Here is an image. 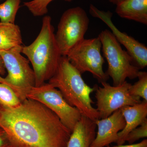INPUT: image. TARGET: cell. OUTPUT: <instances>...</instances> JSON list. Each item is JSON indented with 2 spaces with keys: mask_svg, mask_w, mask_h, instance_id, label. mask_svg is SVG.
Returning <instances> with one entry per match:
<instances>
[{
  "mask_svg": "<svg viewBox=\"0 0 147 147\" xmlns=\"http://www.w3.org/2000/svg\"><path fill=\"white\" fill-rule=\"evenodd\" d=\"M102 44L104 57L108 63L106 73L112 78L113 86L121 85L127 78H137L139 69L134 64L131 56L123 50L112 32L102 31L98 36Z\"/></svg>",
  "mask_w": 147,
  "mask_h": 147,
  "instance_id": "5",
  "label": "cell"
},
{
  "mask_svg": "<svg viewBox=\"0 0 147 147\" xmlns=\"http://www.w3.org/2000/svg\"><path fill=\"white\" fill-rule=\"evenodd\" d=\"M0 1H1V0H0Z\"/></svg>",
  "mask_w": 147,
  "mask_h": 147,
  "instance_id": "26",
  "label": "cell"
},
{
  "mask_svg": "<svg viewBox=\"0 0 147 147\" xmlns=\"http://www.w3.org/2000/svg\"><path fill=\"white\" fill-rule=\"evenodd\" d=\"M2 110V109L1 108H0V117H1V113Z\"/></svg>",
  "mask_w": 147,
  "mask_h": 147,
  "instance_id": "25",
  "label": "cell"
},
{
  "mask_svg": "<svg viewBox=\"0 0 147 147\" xmlns=\"http://www.w3.org/2000/svg\"><path fill=\"white\" fill-rule=\"evenodd\" d=\"M23 45L7 50H0L7 76H0V82L10 87L22 102L26 99L29 92L35 86V77L30 61L21 55Z\"/></svg>",
  "mask_w": 147,
  "mask_h": 147,
  "instance_id": "4",
  "label": "cell"
},
{
  "mask_svg": "<svg viewBox=\"0 0 147 147\" xmlns=\"http://www.w3.org/2000/svg\"><path fill=\"white\" fill-rule=\"evenodd\" d=\"M21 30L18 25L0 22V50H7L22 45Z\"/></svg>",
  "mask_w": 147,
  "mask_h": 147,
  "instance_id": "15",
  "label": "cell"
},
{
  "mask_svg": "<svg viewBox=\"0 0 147 147\" xmlns=\"http://www.w3.org/2000/svg\"><path fill=\"white\" fill-rule=\"evenodd\" d=\"M121 110L125 120V125L118 134L117 145L124 144L127 134L147 119V101L143 100L140 103L125 106Z\"/></svg>",
  "mask_w": 147,
  "mask_h": 147,
  "instance_id": "12",
  "label": "cell"
},
{
  "mask_svg": "<svg viewBox=\"0 0 147 147\" xmlns=\"http://www.w3.org/2000/svg\"><path fill=\"white\" fill-rule=\"evenodd\" d=\"M100 83L102 87H96L95 90L96 109L99 119L108 117L124 107L142 102L140 97L130 94L129 89L131 84L126 81L118 86H111L106 82Z\"/></svg>",
  "mask_w": 147,
  "mask_h": 147,
  "instance_id": "9",
  "label": "cell"
},
{
  "mask_svg": "<svg viewBox=\"0 0 147 147\" xmlns=\"http://www.w3.org/2000/svg\"><path fill=\"white\" fill-rule=\"evenodd\" d=\"M82 74L73 66L66 56H62L57 68L49 84L61 92L69 105L77 109L82 116L93 121L99 119L91 94L96 86L90 87L86 84Z\"/></svg>",
  "mask_w": 147,
  "mask_h": 147,
  "instance_id": "2",
  "label": "cell"
},
{
  "mask_svg": "<svg viewBox=\"0 0 147 147\" xmlns=\"http://www.w3.org/2000/svg\"><path fill=\"white\" fill-rule=\"evenodd\" d=\"M123 1H124V0H109L110 2L115 5H117V4Z\"/></svg>",
  "mask_w": 147,
  "mask_h": 147,
  "instance_id": "24",
  "label": "cell"
},
{
  "mask_svg": "<svg viewBox=\"0 0 147 147\" xmlns=\"http://www.w3.org/2000/svg\"><path fill=\"white\" fill-rule=\"evenodd\" d=\"M90 13L93 17L99 18L111 30L113 34L119 43L126 48L127 52L131 56L134 64L139 69L147 66V47L134 38L120 31L115 26L112 20L113 13L110 11L99 10L94 5H91Z\"/></svg>",
  "mask_w": 147,
  "mask_h": 147,
  "instance_id": "10",
  "label": "cell"
},
{
  "mask_svg": "<svg viewBox=\"0 0 147 147\" xmlns=\"http://www.w3.org/2000/svg\"><path fill=\"white\" fill-rule=\"evenodd\" d=\"M53 0H32L24 3V6L28 8L34 16H42L48 12L47 6ZM70 2L73 0H63Z\"/></svg>",
  "mask_w": 147,
  "mask_h": 147,
  "instance_id": "19",
  "label": "cell"
},
{
  "mask_svg": "<svg viewBox=\"0 0 147 147\" xmlns=\"http://www.w3.org/2000/svg\"><path fill=\"white\" fill-rule=\"evenodd\" d=\"M21 0H6L0 5L1 23L14 24Z\"/></svg>",
  "mask_w": 147,
  "mask_h": 147,
  "instance_id": "17",
  "label": "cell"
},
{
  "mask_svg": "<svg viewBox=\"0 0 147 147\" xmlns=\"http://www.w3.org/2000/svg\"><path fill=\"white\" fill-rule=\"evenodd\" d=\"M116 5L120 17L147 25V0H124Z\"/></svg>",
  "mask_w": 147,
  "mask_h": 147,
  "instance_id": "14",
  "label": "cell"
},
{
  "mask_svg": "<svg viewBox=\"0 0 147 147\" xmlns=\"http://www.w3.org/2000/svg\"><path fill=\"white\" fill-rule=\"evenodd\" d=\"M0 147H11L7 134L1 127H0Z\"/></svg>",
  "mask_w": 147,
  "mask_h": 147,
  "instance_id": "21",
  "label": "cell"
},
{
  "mask_svg": "<svg viewBox=\"0 0 147 147\" xmlns=\"http://www.w3.org/2000/svg\"><path fill=\"white\" fill-rule=\"evenodd\" d=\"M22 102L10 87L0 82V108L3 110L15 109Z\"/></svg>",
  "mask_w": 147,
  "mask_h": 147,
  "instance_id": "16",
  "label": "cell"
},
{
  "mask_svg": "<svg viewBox=\"0 0 147 147\" xmlns=\"http://www.w3.org/2000/svg\"><path fill=\"white\" fill-rule=\"evenodd\" d=\"M147 137V119L127 134L125 137V142H128L129 144H133L140 139Z\"/></svg>",
  "mask_w": 147,
  "mask_h": 147,
  "instance_id": "20",
  "label": "cell"
},
{
  "mask_svg": "<svg viewBox=\"0 0 147 147\" xmlns=\"http://www.w3.org/2000/svg\"><path fill=\"white\" fill-rule=\"evenodd\" d=\"M55 29L50 16L43 17L41 30L30 45L23 46L21 53L30 62L35 77V86L38 87L55 74L61 57L55 38Z\"/></svg>",
  "mask_w": 147,
  "mask_h": 147,
  "instance_id": "3",
  "label": "cell"
},
{
  "mask_svg": "<svg viewBox=\"0 0 147 147\" xmlns=\"http://www.w3.org/2000/svg\"><path fill=\"white\" fill-rule=\"evenodd\" d=\"M97 131L91 147H105L116 143L118 134L123 129L125 121L121 109L105 118L95 121Z\"/></svg>",
  "mask_w": 147,
  "mask_h": 147,
  "instance_id": "11",
  "label": "cell"
},
{
  "mask_svg": "<svg viewBox=\"0 0 147 147\" xmlns=\"http://www.w3.org/2000/svg\"><path fill=\"white\" fill-rule=\"evenodd\" d=\"M0 127L11 147H67L71 133L49 108L28 98L18 108L2 110Z\"/></svg>",
  "mask_w": 147,
  "mask_h": 147,
  "instance_id": "1",
  "label": "cell"
},
{
  "mask_svg": "<svg viewBox=\"0 0 147 147\" xmlns=\"http://www.w3.org/2000/svg\"><path fill=\"white\" fill-rule=\"evenodd\" d=\"M137 78L138 81L131 85L129 91L131 95L138 96L147 101V72L139 71Z\"/></svg>",
  "mask_w": 147,
  "mask_h": 147,
  "instance_id": "18",
  "label": "cell"
},
{
  "mask_svg": "<svg viewBox=\"0 0 147 147\" xmlns=\"http://www.w3.org/2000/svg\"><path fill=\"white\" fill-rule=\"evenodd\" d=\"M101 49L102 44L98 36L84 38L66 57L82 74L89 72L99 83L107 82L109 77L103 69L105 60L101 55Z\"/></svg>",
  "mask_w": 147,
  "mask_h": 147,
  "instance_id": "6",
  "label": "cell"
},
{
  "mask_svg": "<svg viewBox=\"0 0 147 147\" xmlns=\"http://www.w3.org/2000/svg\"><path fill=\"white\" fill-rule=\"evenodd\" d=\"M5 66L2 58L0 55V76H3L5 75Z\"/></svg>",
  "mask_w": 147,
  "mask_h": 147,
  "instance_id": "23",
  "label": "cell"
},
{
  "mask_svg": "<svg viewBox=\"0 0 147 147\" xmlns=\"http://www.w3.org/2000/svg\"><path fill=\"white\" fill-rule=\"evenodd\" d=\"M105 147H147V139H145L137 144H129L128 145H117L110 147L108 146Z\"/></svg>",
  "mask_w": 147,
  "mask_h": 147,
  "instance_id": "22",
  "label": "cell"
},
{
  "mask_svg": "<svg viewBox=\"0 0 147 147\" xmlns=\"http://www.w3.org/2000/svg\"><path fill=\"white\" fill-rule=\"evenodd\" d=\"M89 23L86 12L80 7L69 9L64 12L55 34L62 56H67L74 46L84 39Z\"/></svg>",
  "mask_w": 147,
  "mask_h": 147,
  "instance_id": "7",
  "label": "cell"
},
{
  "mask_svg": "<svg viewBox=\"0 0 147 147\" xmlns=\"http://www.w3.org/2000/svg\"><path fill=\"white\" fill-rule=\"evenodd\" d=\"M96 127L94 121L82 116L71 132L67 147H91Z\"/></svg>",
  "mask_w": 147,
  "mask_h": 147,
  "instance_id": "13",
  "label": "cell"
},
{
  "mask_svg": "<svg viewBox=\"0 0 147 147\" xmlns=\"http://www.w3.org/2000/svg\"><path fill=\"white\" fill-rule=\"evenodd\" d=\"M27 98L45 105L57 116L71 132L82 117L79 110L69 105L61 92L49 83H45L40 86L33 88Z\"/></svg>",
  "mask_w": 147,
  "mask_h": 147,
  "instance_id": "8",
  "label": "cell"
}]
</instances>
